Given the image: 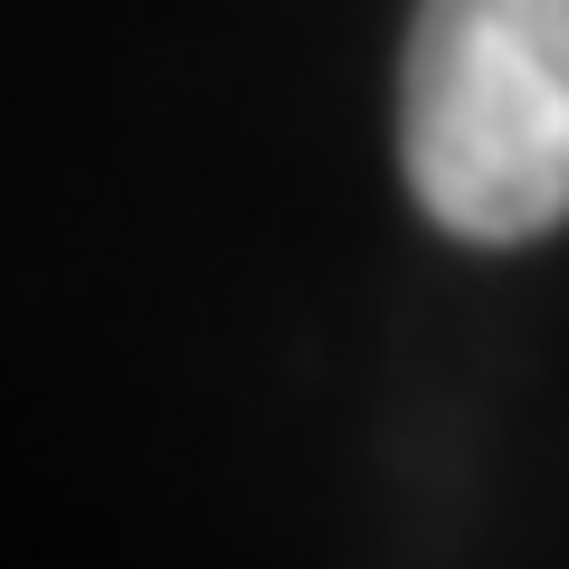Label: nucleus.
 Segmentation results:
<instances>
[{"mask_svg":"<svg viewBox=\"0 0 569 569\" xmlns=\"http://www.w3.org/2000/svg\"><path fill=\"white\" fill-rule=\"evenodd\" d=\"M399 152L447 238L522 247L569 219V0H418Z\"/></svg>","mask_w":569,"mask_h":569,"instance_id":"obj_1","label":"nucleus"}]
</instances>
